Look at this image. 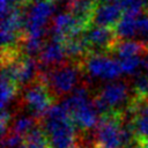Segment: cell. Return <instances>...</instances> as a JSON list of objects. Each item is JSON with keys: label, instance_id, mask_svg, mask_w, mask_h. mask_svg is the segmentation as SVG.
I'll use <instances>...</instances> for the list:
<instances>
[{"label": "cell", "instance_id": "6da1fadb", "mask_svg": "<svg viewBox=\"0 0 148 148\" xmlns=\"http://www.w3.org/2000/svg\"><path fill=\"white\" fill-rule=\"evenodd\" d=\"M40 125L50 148H74L76 146L77 128L61 103L52 105L46 111L40 119Z\"/></svg>", "mask_w": 148, "mask_h": 148}, {"label": "cell", "instance_id": "7a4b0ae2", "mask_svg": "<svg viewBox=\"0 0 148 148\" xmlns=\"http://www.w3.org/2000/svg\"><path fill=\"white\" fill-rule=\"evenodd\" d=\"M83 68L81 60H67L50 68H40L39 79L46 84L51 96L61 98L68 96L74 89L83 83Z\"/></svg>", "mask_w": 148, "mask_h": 148}, {"label": "cell", "instance_id": "3957f363", "mask_svg": "<svg viewBox=\"0 0 148 148\" xmlns=\"http://www.w3.org/2000/svg\"><path fill=\"white\" fill-rule=\"evenodd\" d=\"M138 99L132 84L125 80H113L104 83L98 90L94 97V105L102 118L113 113H124Z\"/></svg>", "mask_w": 148, "mask_h": 148}, {"label": "cell", "instance_id": "277c9868", "mask_svg": "<svg viewBox=\"0 0 148 148\" xmlns=\"http://www.w3.org/2000/svg\"><path fill=\"white\" fill-rule=\"evenodd\" d=\"M61 105L67 110L80 132L95 130L101 120V116L94 105V97H91L87 84L82 83L74 89L62 99Z\"/></svg>", "mask_w": 148, "mask_h": 148}, {"label": "cell", "instance_id": "5b68a950", "mask_svg": "<svg viewBox=\"0 0 148 148\" xmlns=\"http://www.w3.org/2000/svg\"><path fill=\"white\" fill-rule=\"evenodd\" d=\"M56 6L50 0L31 1L24 13V36L44 38L49 31Z\"/></svg>", "mask_w": 148, "mask_h": 148}, {"label": "cell", "instance_id": "8992f818", "mask_svg": "<svg viewBox=\"0 0 148 148\" xmlns=\"http://www.w3.org/2000/svg\"><path fill=\"white\" fill-rule=\"evenodd\" d=\"M53 97L51 96L46 84L38 77L32 83L23 87L18 105L24 112L29 113L37 120H40L46 111L52 106Z\"/></svg>", "mask_w": 148, "mask_h": 148}, {"label": "cell", "instance_id": "52a82bcc", "mask_svg": "<svg viewBox=\"0 0 148 148\" xmlns=\"http://www.w3.org/2000/svg\"><path fill=\"white\" fill-rule=\"evenodd\" d=\"M81 65L91 80L110 82L124 74L119 61L109 53H89L81 60Z\"/></svg>", "mask_w": 148, "mask_h": 148}, {"label": "cell", "instance_id": "ba28073f", "mask_svg": "<svg viewBox=\"0 0 148 148\" xmlns=\"http://www.w3.org/2000/svg\"><path fill=\"white\" fill-rule=\"evenodd\" d=\"M87 27L88 25L84 22L80 21L71 13L61 12L52 17L47 34L49 37L66 40L68 38L77 37L82 35V32Z\"/></svg>", "mask_w": 148, "mask_h": 148}, {"label": "cell", "instance_id": "9c48e42d", "mask_svg": "<svg viewBox=\"0 0 148 148\" xmlns=\"http://www.w3.org/2000/svg\"><path fill=\"white\" fill-rule=\"evenodd\" d=\"M89 53H109L117 40L114 30L108 27L89 24L82 32Z\"/></svg>", "mask_w": 148, "mask_h": 148}, {"label": "cell", "instance_id": "30bf717a", "mask_svg": "<svg viewBox=\"0 0 148 148\" xmlns=\"http://www.w3.org/2000/svg\"><path fill=\"white\" fill-rule=\"evenodd\" d=\"M67 54L64 46V40L49 37L45 42L40 53L38 54V61L40 68H50L67 61Z\"/></svg>", "mask_w": 148, "mask_h": 148}, {"label": "cell", "instance_id": "8fae6325", "mask_svg": "<svg viewBox=\"0 0 148 148\" xmlns=\"http://www.w3.org/2000/svg\"><path fill=\"white\" fill-rule=\"evenodd\" d=\"M124 15V9L120 3L112 2V3H103L98 5L94 12L91 23L101 27H116L117 23L120 21V18Z\"/></svg>", "mask_w": 148, "mask_h": 148}, {"label": "cell", "instance_id": "7c38bea8", "mask_svg": "<svg viewBox=\"0 0 148 148\" xmlns=\"http://www.w3.org/2000/svg\"><path fill=\"white\" fill-rule=\"evenodd\" d=\"M133 127L138 140L148 139V99H138L133 105Z\"/></svg>", "mask_w": 148, "mask_h": 148}, {"label": "cell", "instance_id": "4fadbf2b", "mask_svg": "<svg viewBox=\"0 0 148 148\" xmlns=\"http://www.w3.org/2000/svg\"><path fill=\"white\" fill-rule=\"evenodd\" d=\"M111 52L114 54L117 60H121V59L130 58V57L143 56L146 52H148V49L134 39H118L117 38L114 45L111 49Z\"/></svg>", "mask_w": 148, "mask_h": 148}, {"label": "cell", "instance_id": "5bb4252c", "mask_svg": "<svg viewBox=\"0 0 148 148\" xmlns=\"http://www.w3.org/2000/svg\"><path fill=\"white\" fill-rule=\"evenodd\" d=\"M97 5L94 0H67L66 9L68 13L74 15L80 21L84 22L87 25L91 23V18Z\"/></svg>", "mask_w": 148, "mask_h": 148}, {"label": "cell", "instance_id": "9a60e30c", "mask_svg": "<svg viewBox=\"0 0 148 148\" xmlns=\"http://www.w3.org/2000/svg\"><path fill=\"white\" fill-rule=\"evenodd\" d=\"M37 124V119L30 116L29 113H18L13 116V119L9 125V131L15 132L24 138Z\"/></svg>", "mask_w": 148, "mask_h": 148}, {"label": "cell", "instance_id": "2e32d148", "mask_svg": "<svg viewBox=\"0 0 148 148\" xmlns=\"http://www.w3.org/2000/svg\"><path fill=\"white\" fill-rule=\"evenodd\" d=\"M134 40L141 43L148 49V10L139 13L135 17Z\"/></svg>", "mask_w": 148, "mask_h": 148}, {"label": "cell", "instance_id": "e0dca14e", "mask_svg": "<svg viewBox=\"0 0 148 148\" xmlns=\"http://www.w3.org/2000/svg\"><path fill=\"white\" fill-rule=\"evenodd\" d=\"M18 87L8 79L1 77V108L2 110H9L10 104L16 97ZM10 111V110H9Z\"/></svg>", "mask_w": 148, "mask_h": 148}, {"label": "cell", "instance_id": "ac0fdd59", "mask_svg": "<svg viewBox=\"0 0 148 148\" xmlns=\"http://www.w3.org/2000/svg\"><path fill=\"white\" fill-rule=\"evenodd\" d=\"M142 58H143V56H135V57H130V58L118 60L121 66L123 73L126 75H130V76L135 75L141 69Z\"/></svg>", "mask_w": 148, "mask_h": 148}, {"label": "cell", "instance_id": "d6986e66", "mask_svg": "<svg viewBox=\"0 0 148 148\" xmlns=\"http://www.w3.org/2000/svg\"><path fill=\"white\" fill-rule=\"evenodd\" d=\"M25 140L22 135L8 131L7 134L2 136V148H21L24 145Z\"/></svg>", "mask_w": 148, "mask_h": 148}, {"label": "cell", "instance_id": "ffe728a7", "mask_svg": "<svg viewBox=\"0 0 148 148\" xmlns=\"http://www.w3.org/2000/svg\"><path fill=\"white\" fill-rule=\"evenodd\" d=\"M124 148H143V146H142L141 141L136 139V140L133 141L131 145H128V146H126V147H124Z\"/></svg>", "mask_w": 148, "mask_h": 148}, {"label": "cell", "instance_id": "44dd1931", "mask_svg": "<svg viewBox=\"0 0 148 148\" xmlns=\"http://www.w3.org/2000/svg\"><path fill=\"white\" fill-rule=\"evenodd\" d=\"M21 148H50V147L49 146H39V145H32V143L24 142V145Z\"/></svg>", "mask_w": 148, "mask_h": 148}, {"label": "cell", "instance_id": "7402d4cb", "mask_svg": "<svg viewBox=\"0 0 148 148\" xmlns=\"http://www.w3.org/2000/svg\"><path fill=\"white\" fill-rule=\"evenodd\" d=\"M120 0H94L96 5H103V3H112V2H118Z\"/></svg>", "mask_w": 148, "mask_h": 148}, {"label": "cell", "instance_id": "603a6c76", "mask_svg": "<svg viewBox=\"0 0 148 148\" xmlns=\"http://www.w3.org/2000/svg\"><path fill=\"white\" fill-rule=\"evenodd\" d=\"M141 143H142L143 148H148V139H145V140H142V141H141Z\"/></svg>", "mask_w": 148, "mask_h": 148}]
</instances>
